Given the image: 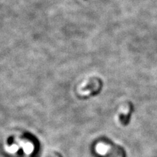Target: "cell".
<instances>
[{
  "label": "cell",
  "mask_w": 157,
  "mask_h": 157,
  "mask_svg": "<svg viewBox=\"0 0 157 157\" xmlns=\"http://www.w3.org/2000/svg\"><path fill=\"white\" fill-rule=\"evenodd\" d=\"M95 149L96 153L102 157H124L125 155L122 147L107 140L98 142Z\"/></svg>",
  "instance_id": "cell-1"
},
{
  "label": "cell",
  "mask_w": 157,
  "mask_h": 157,
  "mask_svg": "<svg viewBox=\"0 0 157 157\" xmlns=\"http://www.w3.org/2000/svg\"><path fill=\"white\" fill-rule=\"evenodd\" d=\"M132 109H133L132 105L130 104H125L121 107L119 116L120 121L123 125H126L128 123Z\"/></svg>",
  "instance_id": "cell-3"
},
{
  "label": "cell",
  "mask_w": 157,
  "mask_h": 157,
  "mask_svg": "<svg viewBox=\"0 0 157 157\" xmlns=\"http://www.w3.org/2000/svg\"><path fill=\"white\" fill-rule=\"evenodd\" d=\"M102 86L101 81L98 78H92L85 81L78 88V92L82 96H88L97 94Z\"/></svg>",
  "instance_id": "cell-2"
}]
</instances>
